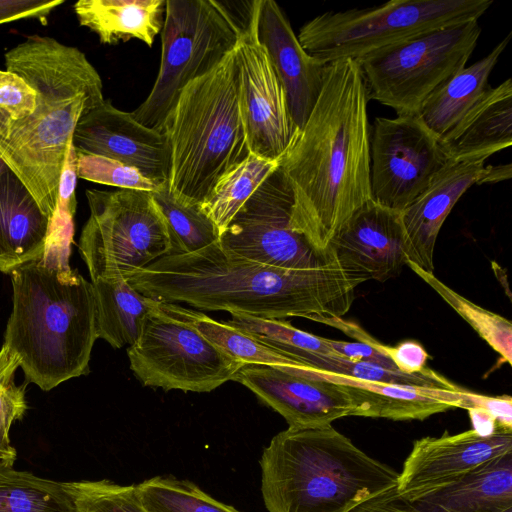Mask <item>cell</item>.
Segmentation results:
<instances>
[{
  "label": "cell",
  "instance_id": "6",
  "mask_svg": "<svg viewBox=\"0 0 512 512\" xmlns=\"http://www.w3.org/2000/svg\"><path fill=\"white\" fill-rule=\"evenodd\" d=\"M162 132L173 197L201 205L216 182L250 153L238 103L235 48L178 96Z\"/></svg>",
  "mask_w": 512,
  "mask_h": 512
},
{
  "label": "cell",
  "instance_id": "23",
  "mask_svg": "<svg viewBox=\"0 0 512 512\" xmlns=\"http://www.w3.org/2000/svg\"><path fill=\"white\" fill-rule=\"evenodd\" d=\"M51 220L19 178H0V271L10 274L43 256Z\"/></svg>",
  "mask_w": 512,
  "mask_h": 512
},
{
  "label": "cell",
  "instance_id": "26",
  "mask_svg": "<svg viewBox=\"0 0 512 512\" xmlns=\"http://www.w3.org/2000/svg\"><path fill=\"white\" fill-rule=\"evenodd\" d=\"M427 498L451 512H502L512 506V452L483 463Z\"/></svg>",
  "mask_w": 512,
  "mask_h": 512
},
{
  "label": "cell",
  "instance_id": "48",
  "mask_svg": "<svg viewBox=\"0 0 512 512\" xmlns=\"http://www.w3.org/2000/svg\"><path fill=\"white\" fill-rule=\"evenodd\" d=\"M1 463H3V462H2V459H1V457H0V464H1Z\"/></svg>",
  "mask_w": 512,
  "mask_h": 512
},
{
  "label": "cell",
  "instance_id": "20",
  "mask_svg": "<svg viewBox=\"0 0 512 512\" xmlns=\"http://www.w3.org/2000/svg\"><path fill=\"white\" fill-rule=\"evenodd\" d=\"M299 376L338 385L353 403L351 416L424 420L452 408L468 409L475 397L474 392L459 386L446 389L379 383L308 368Z\"/></svg>",
  "mask_w": 512,
  "mask_h": 512
},
{
  "label": "cell",
  "instance_id": "29",
  "mask_svg": "<svg viewBox=\"0 0 512 512\" xmlns=\"http://www.w3.org/2000/svg\"><path fill=\"white\" fill-rule=\"evenodd\" d=\"M0 512H74L63 482L0 464Z\"/></svg>",
  "mask_w": 512,
  "mask_h": 512
},
{
  "label": "cell",
  "instance_id": "37",
  "mask_svg": "<svg viewBox=\"0 0 512 512\" xmlns=\"http://www.w3.org/2000/svg\"><path fill=\"white\" fill-rule=\"evenodd\" d=\"M36 91L19 75L0 69V134L36 109Z\"/></svg>",
  "mask_w": 512,
  "mask_h": 512
},
{
  "label": "cell",
  "instance_id": "38",
  "mask_svg": "<svg viewBox=\"0 0 512 512\" xmlns=\"http://www.w3.org/2000/svg\"><path fill=\"white\" fill-rule=\"evenodd\" d=\"M350 337L358 340V342L369 344L378 350L401 372L414 374L426 368L429 355L425 348L416 341L407 340L397 346H388L373 338L360 326L351 331Z\"/></svg>",
  "mask_w": 512,
  "mask_h": 512
},
{
  "label": "cell",
  "instance_id": "46",
  "mask_svg": "<svg viewBox=\"0 0 512 512\" xmlns=\"http://www.w3.org/2000/svg\"><path fill=\"white\" fill-rule=\"evenodd\" d=\"M9 171H11L8 166L6 165V163L0 158V178L5 175L6 173H8Z\"/></svg>",
  "mask_w": 512,
  "mask_h": 512
},
{
  "label": "cell",
  "instance_id": "27",
  "mask_svg": "<svg viewBox=\"0 0 512 512\" xmlns=\"http://www.w3.org/2000/svg\"><path fill=\"white\" fill-rule=\"evenodd\" d=\"M91 283L97 338L116 349L132 345L154 300L136 291L124 277L98 278Z\"/></svg>",
  "mask_w": 512,
  "mask_h": 512
},
{
  "label": "cell",
  "instance_id": "9",
  "mask_svg": "<svg viewBox=\"0 0 512 512\" xmlns=\"http://www.w3.org/2000/svg\"><path fill=\"white\" fill-rule=\"evenodd\" d=\"M89 217L78 249L91 281L123 277L169 255L166 220L151 192L87 189Z\"/></svg>",
  "mask_w": 512,
  "mask_h": 512
},
{
  "label": "cell",
  "instance_id": "43",
  "mask_svg": "<svg viewBox=\"0 0 512 512\" xmlns=\"http://www.w3.org/2000/svg\"><path fill=\"white\" fill-rule=\"evenodd\" d=\"M474 407H482L493 415L499 427L512 430V398L508 395L486 396L477 394Z\"/></svg>",
  "mask_w": 512,
  "mask_h": 512
},
{
  "label": "cell",
  "instance_id": "12",
  "mask_svg": "<svg viewBox=\"0 0 512 512\" xmlns=\"http://www.w3.org/2000/svg\"><path fill=\"white\" fill-rule=\"evenodd\" d=\"M294 198L278 168L232 218L219 237L220 246L238 256L285 269H310L335 262L316 251L291 226Z\"/></svg>",
  "mask_w": 512,
  "mask_h": 512
},
{
  "label": "cell",
  "instance_id": "25",
  "mask_svg": "<svg viewBox=\"0 0 512 512\" xmlns=\"http://www.w3.org/2000/svg\"><path fill=\"white\" fill-rule=\"evenodd\" d=\"M510 37L511 33L500 41L488 55L452 75L422 103L416 115L439 141L491 87L489 76L505 50Z\"/></svg>",
  "mask_w": 512,
  "mask_h": 512
},
{
  "label": "cell",
  "instance_id": "19",
  "mask_svg": "<svg viewBox=\"0 0 512 512\" xmlns=\"http://www.w3.org/2000/svg\"><path fill=\"white\" fill-rule=\"evenodd\" d=\"M255 27L283 86L290 115L299 130L322 89L327 65L310 56L274 0H254Z\"/></svg>",
  "mask_w": 512,
  "mask_h": 512
},
{
  "label": "cell",
  "instance_id": "13",
  "mask_svg": "<svg viewBox=\"0 0 512 512\" xmlns=\"http://www.w3.org/2000/svg\"><path fill=\"white\" fill-rule=\"evenodd\" d=\"M371 198L402 212L447 163L439 140L415 115L377 117L370 137Z\"/></svg>",
  "mask_w": 512,
  "mask_h": 512
},
{
  "label": "cell",
  "instance_id": "36",
  "mask_svg": "<svg viewBox=\"0 0 512 512\" xmlns=\"http://www.w3.org/2000/svg\"><path fill=\"white\" fill-rule=\"evenodd\" d=\"M76 155L78 177L87 181L151 193L164 184L155 182L136 168L111 158L80 152H76Z\"/></svg>",
  "mask_w": 512,
  "mask_h": 512
},
{
  "label": "cell",
  "instance_id": "41",
  "mask_svg": "<svg viewBox=\"0 0 512 512\" xmlns=\"http://www.w3.org/2000/svg\"><path fill=\"white\" fill-rule=\"evenodd\" d=\"M77 177V155L72 140L68 145L60 175L57 206L73 213H75L76 209L75 189Z\"/></svg>",
  "mask_w": 512,
  "mask_h": 512
},
{
  "label": "cell",
  "instance_id": "30",
  "mask_svg": "<svg viewBox=\"0 0 512 512\" xmlns=\"http://www.w3.org/2000/svg\"><path fill=\"white\" fill-rule=\"evenodd\" d=\"M152 195L167 223L171 255L196 252L219 240L218 228L200 205H187L176 200L168 181Z\"/></svg>",
  "mask_w": 512,
  "mask_h": 512
},
{
  "label": "cell",
  "instance_id": "8",
  "mask_svg": "<svg viewBox=\"0 0 512 512\" xmlns=\"http://www.w3.org/2000/svg\"><path fill=\"white\" fill-rule=\"evenodd\" d=\"M247 21L225 2L166 0L159 72L132 116L162 132L184 87L215 68L235 48Z\"/></svg>",
  "mask_w": 512,
  "mask_h": 512
},
{
  "label": "cell",
  "instance_id": "33",
  "mask_svg": "<svg viewBox=\"0 0 512 512\" xmlns=\"http://www.w3.org/2000/svg\"><path fill=\"white\" fill-rule=\"evenodd\" d=\"M147 512H241L222 503L189 480L155 476L136 485Z\"/></svg>",
  "mask_w": 512,
  "mask_h": 512
},
{
  "label": "cell",
  "instance_id": "35",
  "mask_svg": "<svg viewBox=\"0 0 512 512\" xmlns=\"http://www.w3.org/2000/svg\"><path fill=\"white\" fill-rule=\"evenodd\" d=\"M19 368L18 359L2 345L0 350V457L7 465H14L17 451L10 443V428L21 420L27 410L25 386L16 385L14 378Z\"/></svg>",
  "mask_w": 512,
  "mask_h": 512
},
{
  "label": "cell",
  "instance_id": "34",
  "mask_svg": "<svg viewBox=\"0 0 512 512\" xmlns=\"http://www.w3.org/2000/svg\"><path fill=\"white\" fill-rule=\"evenodd\" d=\"M74 512H147L136 485H119L110 480L63 482Z\"/></svg>",
  "mask_w": 512,
  "mask_h": 512
},
{
  "label": "cell",
  "instance_id": "15",
  "mask_svg": "<svg viewBox=\"0 0 512 512\" xmlns=\"http://www.w3.org/2000/svg\"><path fill=\"white\" fill-rule=\"evenodd\" d=\"M512 452V430L482 436L473 429L414 441L397 481L398 493L415 500L462 479L483 463Z\"/></svg>",
  "mask_w": 512,
  "mask_h": 512
},
{
  "label": "cell",
  "instance_id": "18",
  "mask_svg": "<svg viewBox=\"0 0 512 512\" xmlns=\"http://www.w3.org/2000/svg\"><path fill=\"white\" fill-rule=\"evenodd\" d=\"M233 381L252 391L292 428H317L351 416L353 403L336 384L263 365H244Z\"/></svg>",
  "mask_w": 512,
  "mask_h": 512
},
{
  "label": "cell",
  "instance_id": "21",
  "mask_svg": "<svg viewBox=\"0 0 512 512\" xmlns=\"http://www.w3.org/2000/svg\"><path fill=\"white\" fill-rule=\"evenodd\" d=\"M486 160H448L425 190L401 212L408 261L433 272L440 229L459 198L477 183Z\"/></svg>",
  "mask_w": 512,
  "mask_h": 512
},
{
  "label": "cell",
  "instance_id": "14",
  "mask_svg": "<svg viewBox=\"0 0 512 512\" xmlns=\"http://www.w3.org/2000/svg\"><path fill=\"white\" fill-rule=\"evenodd\" d=\"M238 103L249 151L279 161L299 134L283 86L259 42L251 2L249 17L235 46Z\"/></svg>",
  "mask_w": 512,
  "mask_h": 512
},
{
  "label": "cell",
  "instance_id": "5",
  "mask_svg": "<svg viewBox=\"0 0 512 512\" xmlns=\"http://www.w3.org/2000/svg\"><path fill=\"white\" fill-rule=\"evenodd\" d=\"M260 467L268 512H351L397 486L399 476L331 425L279 432Z\"/></svg>",
  "mask_w": 512,
  "mask_h": 512
},
{
  "label": "cell",
  "instance_id": "7",
  "mask_svg": "<svg viewBox=\"0 0 512 512\" xmlns=\"http://www.w3.org/2000/svg\"><path fill=\"white\" fill-rule=\"evenodd\" d=\"M492 0H393L370 8L325 12L297 36L304 50L327 65L366 58L443 27L479 20Z\"/></svg>",
  "mask_w": 512,
  "mask_h": 512
},
{
  "label": "cell",
  "instance_id": "3",
  "mask_svg": "<svg viewBox=\"0 0 512 512\" xmlns=\"http://www.w3.org/2000/svg\"><path fill=\"white\" fill-rule=\"evenodd\" d=\"M73 217L57 209L43 256L10 273L12 312L3 346L18 359L26 382L43 391L88 374L98 339L92 283L68 262Z\"/></svg>",
  "mask_w": 512,
  "mask_h": 512
},
{
  "label": "cell",
  "instance_id": "44",
  "mask_svg": "<svg viewBox=\"0 0 512 512\" xmlns=\"http://www.w3.org/2000/svg\"><path fill=\"white\" fill-rule=\"evenodd\" d=\"M469 413L472 429L482 436L495 433L499 428L496 419L491 413L482 407H471L466 409Z\"/></svg>",
  "mask_w": 512,
  "mask_h": 512
},
{
  "label": "cell",
  "instance_id": "45",
  "mask_svg": "<svg viewBox=\"0 0 512 512\" xmlns=\"http://www.w3.org/2000/svg\"><path fill=\"white\" fill-rule=\"evenodd\" d=\"M511 176V163L484 166L476 185L498 183L510 179Z\"/></svg>",
  "mask_w": 512,
  "mask_h": 512
},
{
  "label": "cell",
  "instance_id": "40",
  "mask_svg": "<svg viewBox=\"0 0 512 512\" xmlns=\"http://www.w3.org/2000/svg\"><path fill=\"white\" fill-rule=\"evenodd\" d=\"M64 0H0V25L20 19H35L43 25Z\"/></svg>",
  "mask_w": 512,
  "mask_h": 512
},
{
  "label": "cell",
  "instance_id": "47",
  "mask_svg": "<svg viewBox=\"0 0 512 512\" xmlns=\"http://www.w3.org/2000/svg\"><path fill=\"white\" fill-rule=\"evenodd\" d=\"M502 512H512V506H511V507L506 508V509H505V510H503Z\"/></svg>",
  "mask_w": 512,
  "mask_h": 512
},
{
  "label": "cell",
  "instance_id": "4",
  "mask_svg": "<svg viewBox=\"0 0 512 512\" xmlns=\"http://www.w3.org/2000/svg\"><path fill=\"white\" fill-rule=\"evenodd\" d=\"M5 70L37 93L35 111L0 134V158L51 220L69 143L79 120L105 99L95 67L76 47L28 36L5 55Z\"/></svg>",
  "mask_w": 512,
  "mask_h": 512
},
{
  "label": "cell",
  "instance_id": "22",
  "mask_svg": "<svg viewBox=\"0 0 512 512\" xmlns=\"http://www.w3.org/2000/svg\"><path fill=\"white\" fill-rule=\"evenodd\" d=\"M447 160L485 158L512 144V80L490 87L439 141Z\"/></svg>",
  "mask_w": 512,
  "mask_h": 512
},
{
  "label": "cell",
  "instance_id": "42",
  "mask_svg": "<svg viewBox=\"0 0 512 512\" xmlns=\"http://www.w3.org/2000/svg\"><path fill=\"white\" fill-rule=\"evenodd\" d=\"M327 342L339 356L347 360L366 361L391 370H398L386 356L369 344L331 339H327Z\"/></svg>",
  "mask_w": 512,
  "mask_h": 512
},
{
  "label": "cell",
  "instance_id": "16",
  "mask_svg": "<svg viewBox=\"0 0 512 512\" xmlns=\"http://www.w3.org/2000/svg\"><path fill=\"white\" fill-rule=\"evenodd\" d=\"M328 250L347 274L363 283L397 276L408 261L401 212L368 201L342 225Z\"/></svg>",
  "mask_w": 512,
  "mask_h": 512
},
{
  "label": "cell",
  "instance_id": "32",
  "mask_svg": "<svg viewBox=\"0 0 512 512\" xmlns=\"http://www.w3.org/2000/svg\"><path fill=\"white\" fill-rule=\"evenodd\" d=\"M406 265L448 303L489 346L508 364L512 363V324L506 318L486 310L427 272L407 261Z\"/></svg>",
  "mask_w": 512,
  "mask_h": 512
},
{
  "label": "cell",
  "instance_id": "11",
  "mask_svg": "<svg viewBox=\"0 0 512 512\" xmlns=\"http://www.w3.org/2000/svg\"><path fill=\"white\" fill-rule=\"evenodd\" d=\"M127 355L143 386L165 391L210 392L244 366L195 327L163 312L155 300Z\"/></svg>",
  "mask_w": 512,
  "mask_h": 512
},
{
  "label": "cell",
  "instance_id": "28",
  "mask_svg": "<svg viewBox=\"0 0 512 512\" xmlns=\"http://www.w3.org/2000/svg\"><path fill=\"white\" fill-rule=\"evenodd\" d=\"M278 166L279 161L269 160L250 152L243 161L216 182L200 207L214 222L220 235L240 208Z\"/></svg>",
  "mask_w": 512,
  "mask_h": 512
},
{
  "label": "cell",
  "instance_id": "31",
  "mask_svg": "<svg viewBox=\"0 0 512 512\" xmlns=\"http://www.w3.org/2000/svg\"><path fill=\"white\" fill-rule=\"evenodd\" d=\"M289 356L298 361L295 375H298L302 369L308 368L371 382L446 389L457 387L456 384L428 367L420 372L408 374L366 361H350L340 356H326L315 353H300Z\"/></svg>",
  "mask_w": 512,
  "mask_h": 512
},
{
  "label": "cell",
  "instance_id": "17",
  "mask_svg": "<svg viewBox=\"0 0 512 512\" xmlns=\"http://www.w3.org/2000/svg\"><path fill=\"white\" fill-rule=\"evenodd\" d=\"M73 145L76 152L117 160L160 184L168 181L170 150L165 134L141 124L109 99L79 120Z\"/></svg>",
  "mask_w": 512,
  "mask_h": 512
},
{
  "label": "cell",
  "instance_id": "10",
  "mask_svg": "<svg viewBox=\"0 0 512 512\" xmlns=\"http://www.w3.org/2000/svg\"><path fill=\"white\" fill-rule=\"evenodd\" d=\"M481 34L479 20L443 27L357 60L369 100L415 115L443 82L466 66Z\"/></svg>",
  "mask_w": 512,
  "mask_h": 512
},
{
  "label": "cell",
  "instance_id": "1",
  "mask_svg": "<svg viewBox=\"0 0 512 512\" xmlns=\"http://www.w3.org/2000/svg\"><path fill=\"white\" fill-rule=\"evenodd\" d=\"M368 101L356 61L327 64L318 99L279 162L294 198L291 226L320 253L372 200Z\"/></svg>",
  "mask_w": 512,
  "mask_h": 512
},
{
  "label": "cell",
  "instance_id": "24",
  "mask_svg": "<svg viewBox=\"0 0 512 512\" xmlns=\"http://www.w3.org/2000/svg\"><path fill=\"white\" fill-rule=\"evenodd\" d=\"M166 0H79L73 5L80 26L102 44L137 39L151 47L162 30Z\"/></svg>",
  "mask_w": 512,
  "mask_h": 512
},
{
  "label": "cell",
  "instance_id": "39",
  "mask_svg": "<svg viewBox=\"0 0 512 512\" xmlns=\"http://www.w3.org/2000/svg\"><path fill=\"white\" fill-rule=\"evenodd\" d=\"M351 512H451L427 497L409 500L401 496L396 486L364 501Z\"/></svg>",
  "mask_w": 512,
  "mask_h": 512
},
{
  "label": "cell",
  "instance_id": "2",
  "mask_svg": "<svg viewBox=\"0 0 512 512\" xmlns=\"http://www.w3.org/2000/svg\"><path fill=\"white\" fill-rule=\"evenodd\" d=\"M123 277L136 291L161 303L315 322L343 317L355 288L363 283L336 262L310 269L279 268L228 252L218 241L196 252L165 255Z\"/></svg>",
  "mask_w": 512,
  "mask_h": 512
}]
</instances>
